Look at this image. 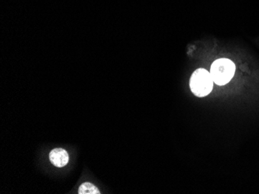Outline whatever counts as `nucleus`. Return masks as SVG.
Here are the masks:
<instances>
[{"label":"nucleus","instance_id":"nucleus-1","mask_svg":"<svg viewBox=\"0 0 259 194\" xmlns=\"http://www.w3.org/2000/svg\"><path fill=\"white\" fill-rule=\"evenodd\" d=\"M213 83L210 73L206 69L199 68L192 75L190 82V89L196 97L203 98L212 91Z\"/></svg>","mask_w":259,"mask_h":194},{"label":"nucleus","instance_id":"nucleus-2","mask_svg":"<svg viewBox=\"0 0 259 194\" xmlns=\"http://www.w3.org/2000/svg\"><path fill=\"white\" fill-rule=\"evenodd\" d=\"M211 77L216 85L223 86L231 82L235 73V64L228 58L215 60L210 68Z\"/></svg>","mask_w":259,"mask_h":194},{"label":"nucleus","instance_id":"nucleus-3","mask_svg":"<svg viewBox=\"0 0 259 194\" xmlns=\"http://www.w3.org/2000/svg\"><path fill=\"white\" fill-rule=\"evenodd\" d=\"M51 163L57 167H63L68 164L69 156L63 149H55L49 154Z\"/></svg>","mask_w":259,"mask_h":194},{"label":"nucleus","instance_id":"nucleus-4","mask_svg":"<svg viewBox=\"0 0 259 194\" xmlns=\"http://www.w3.org/2000/svg\"><path fill=\"white\" fill-rule=\"evenodd\" d=\"M79 194H100L98 188L95 185L92 184L91 182H84L78 188Z\"/></svg>","mask_w":259,"mask_h":194}]
</instances>
